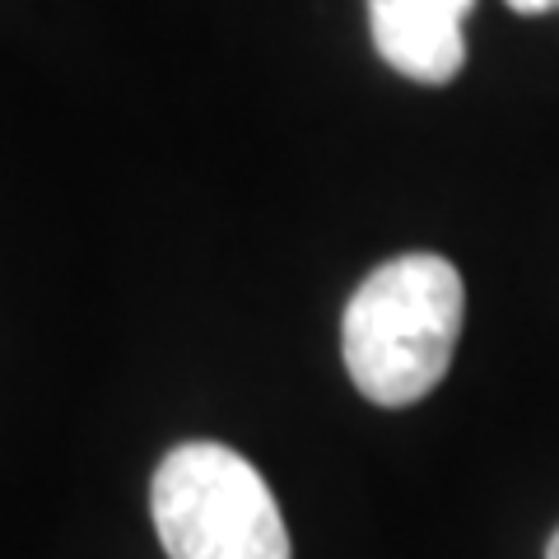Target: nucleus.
Returning <instances> with one entry per match:
<instances>
[{"instance_id":"nucleus-3","label":"nucleus","mask_w":559,"mask_h":559,"mask_svg":"<svg viewBox=\"0 0 559 559\" xmlns=\"http://www.w3.org/2000/svg\"><path fill=\"white\" fill-rule=\"evenodd\" d=\"M476 0H369L373 47L396 75L448 84L466 61L462 24Z\"/></svg>"},{"instance_id":"nucleus-4","label":"nucleus","mask_w":559,"mask_h":559,"mask_svg":"<svg viewBox=\"0 0 559 559\" xmlns=\"http://www.w3.org/2000/svg\"><path fill=\"white\" fill-rule=\"evenodd\" d=\"M555 5H559V0H509V10H518V14H546Z\"/></svg>"},{"instance_id":"nucleus-1","label":"nucleus","mask_w":559,"mask_h":559,"mask_svg":"<svg viewBox=\"0 0 559 559\" xmlns=\"http://www.w3.org/2000/svg\"><path fill=\"white\" fill-rule=\"evenodd\" d=\"M466 318L462 275L439 252L392 257L349 294L341 349L373 406H415L452 369Z\"/></svg>"},{"instance_id":"nucleus-2","label":"nucleus","mask_w":559,"mask_h":559,"mask_svg":"<svg viewBox=\"0 0 559 559\" xmlns=\"http://www.w3.org/2000/svg\"><path fill=\"white\" fill-rule=\"evenodd\" d=\"M168 559H289V527L266 476L224 443H182L150 480Z\"/></svg>"},{"instance_id":"nucleus-5","label":"nucleus","mask_w":559,"mask_h":559,"mask_svg":"<svg viewBox=\"0 0 559 559\" xmlns=\"http://www.w3.org/2000/svg\"><path fill=\"white\" fill-rule=\"evenodd\" d=\"M546 559H559V532L550 536V546H546Z\"/></svg>"}]
</instances>
